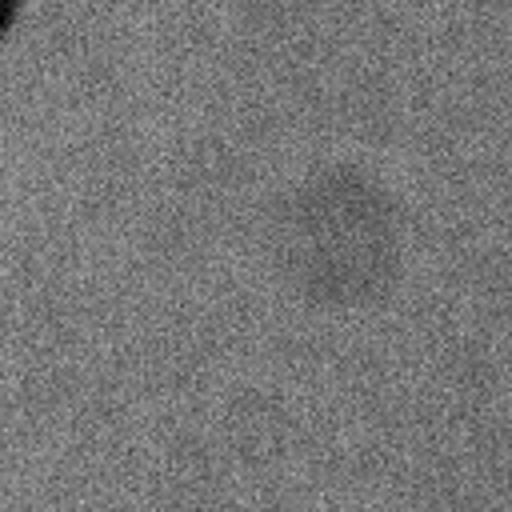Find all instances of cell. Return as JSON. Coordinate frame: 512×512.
<instances>
[{"label":"cell","mask_w":512,"mask_h":512,"mask_svg":"<svg viewBox=\"0 0 512 512\" xmlns=\"http://www.w3.org/2000/svg\"><path fill=\"white\" fill-rule=\"evenodd\" d=\"M12 12H16V0H0V36H4L8 24H12Z\"/></svg>","instance_id":"cell-1"}]
</instances>
